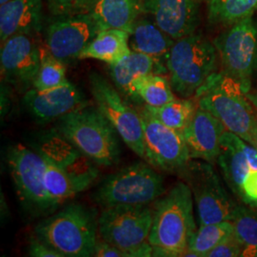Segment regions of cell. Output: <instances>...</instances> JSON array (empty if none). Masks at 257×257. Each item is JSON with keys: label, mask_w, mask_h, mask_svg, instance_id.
<instances>
[{"label": "cell", "mask_w": 257, "mask_h": 257, "mask_svg": "<svg viewBox=\"0 0 257 257\" xmlns=\"http://www.w3.org/2000/svg\"><path fill=\"white\" fill-rule=\"evenodd\" d=\"M37 151L44 159V181L55 211L88 190L99 175L97 165L56 132L41 138Z\"/></svg>", "instance_id": "1"}, {"label": "cell", "mask_w": 257, "mask_h": 257, "mask_svg": "<svg viewBox=\"0 0 257 257\" xmlns=\"http://www.w3.org/2000/svg\"><path fill=\"white\" fill-rule=\"evenodd\" d=\"M55 132L97 166L110 167L119 161V135L96 105L86 103L61 116Z\"/></svg>", "instance_id": "2"}, {"label": "cell", "mask_w": 257, "mask_h": 257, "mask_svg": "<svg viewBox=\"0 0 257 257\" xmlns=\"http://www.w3.org/2000/svg\"><path fill=\"white\" fill-rule=\"evenodd\" d=\"M193 193L185 181L175 183L153 203V224L149 236L152 246L163 248L166 257L185 256L196 230Z\"/></svg>", "instance_id": "3"}, {"label": "cell", "mask_w": 257, "mask_h": 257, "mask_svg": "<svg viewBox=\"0 0 257 257\" xmlns=\"http://www.w3.org/2000/svg\"><path fill=\"white\" fill-rule=\"evenodd\" d=\"M97 211L72 203L40 221L35 235L62 257L93 256L98 240Z\"/></svg>", "instance_id": "4"}, {"label": "cell", "mask_w": 257, "mask_h": 257, "mask_svg": "<svg viewBox=\"0 0 257 257\" xmlns=\"http://www.w3.org/2000/svg\"><path fill=\"white\" fill-rule=\"evenodd\" d=\"M194 99L198 108L211 112L227 131L252 144L257 110L234 79L216 72L197 91Z\"/></svg>", "instance_id": "5"}, {"label": "cell", "mask_w": 257, "mask_h": 257, "mask_svg": "<svg viewBox=\"0 0 257 257\" xmlns=\"http://www.w3.org/2000/svg\"><path fill=\"white\" fill-rule=\"evenodd\" d=\"M217 59L213 42L200 33L175 40L166 62L174 92L182 98H192L217 72Z\"/></svg>", "instance_id": "6"}, {"label": "cell", "mask_w": 257, "mask_h": 257, "mask_svg": "<svg viewBox=\"0 0 257 257\" xmlns=\"http://www.w3.org/2000/svg\"><path fill=\"white\" fill-rule=\"evenodd\" d=\"M154 211L150 205L103 208L98 217L99 238L125 250L128 257L153 256L149 236Z\"/></svg>", "instance_id": "7"}, {"label": "cell", "mask_w": 257, "mask_h": 257, "mask_svg": "<svg viewBox=\"0 0 257 257\" xmlns=\"http://www.w3.org/2000/svg\"><path fill=\"white\" fill-rule=\"evenodd\" d=\"M165 193L163 176L145 162L124 167L103 179L92 194L98 206L150 205Z\"/></svg>", "instance_id": "8"}, {"label": "cell", "mask_w": 257, "mask_h": 257, "mask_svg": "<svg viewBox=\"0 0 257 257\" xmlns=\"http://www.w3.org/2000/svg\"><path fill=\"white\" fill-rule=\"evenodd\" d=\"M221 72L234 79L245 93L257 75V20L253 17L230 25L213 40Z\"/></svg>", "instance_id": "9"}, {"label": "cell", "mask_w": 257, "mask_h": 257, "mask_svg": "<svg viewBox=\"0 0 257 257\" xmlns=\"http://www.w3.org/2000/svg\"><path fill=\"white\" fill-rule=\"evenodd\" d=\"M7 162L19 202L32 216H48L55 209L47 193L44 159L37 151L19 143L10 148Z\"/></svg>", "instance_id": "10"}, {"label": "cell", "mask_w": 257, "mask_h": 257, "mask_svg": "<svg viewBox=\"0 0 257 257\" xmlns=\"http://www.w3.org/2000/svg\"><path fill=\"white\" fill-rule=\"evenodd\" d=\"M179 175L193 193L199 226L231 220L238 203L227 192L212 164L191 159Z\"/></svg>", "instance_id": "11"}, {"label": "cell", "mask_w": 257, "mask_h": 257, "mask_svg": "<svg viewBox=\"0 0 257 257\" xmlns=\"http://www.w3.org/2000/svg\"><path fill=\"white\" fill-rule=\"evenodd\" d=\"M90 87L95 105L116 128L120 138L145 160L143 123L139 110L131 107L118 91L99 74H90Z\"/></svg>", "instance_id": "12"}, {"label": "cell", "mask_w": 257, "mask_h": 257, "mask_svg": "<svg viewBox=\"0 0 257 257\" xmlns=\"http://www.w3.org/2000/svg\"><path fill=\"white\" fill-rule=\"evenodd\" d=\"M145 160L157 171L180 175L191 161L182 133L169 128L142 108Z\"/></svg>", "instance_id": "13"}, {"label": "cell", "mask_w": 257, "mask_h": 257, "mask_svg": "<svg viewBox=\"0 0 257 257\" xmlns=\"http://www.w3.org/2000/svg\"><path fill=\"white\" fill-rule=\"evenodd\" d=\"M99 32L90 13L55 17L47 27L45 47L58 60L68 64L79 58Z\"/></svg>", "instance_id": "14"}, {"label": "cell", "mask_w": 257, "mask_h": 257, "mask_svg": "<svg viewBox=\"0 0 257 257\" xmlns=\"http://www.w3.org/2000/svg\"><path fill=\"white\" fill-rule=\"evenodd\" d=\"M40 60L41 48L30 36H14L1 44L2 78L21 92L34 87Z\"/></svg>", "instance_id": "15"}, {"label": "cell", "mask_w": 257, "mask_h": 257, "mask_svg": "<svg viewBox=\"0 0 257 257\" xmlns=\"http://www.w3.org/2000/svg\"><path fill=\"white\" fill-rule=\"evenodd\" d=\"M198 5L195 0H144V13L177 40L196 32L200 22Z\"/></svg>", "instance_id": "16"}, {"label": "cell", "mask_w": 257, "mask_h": 257, "mask_svg": "<svg viewBox=\"0 0 257 257\" xmlns=\"http://www.w3.org/2000/svg\"><path fill=\"white\" fill-rule=\"evenodd\" d=\"M23 102L29 112L40 122L58 119L87 103L82 92L69 80L47 90L32 88L25 92Z\"/></svg>", "instance_id": "17"}, {"label": "cell", "mask_w": 257, "mask_h": 257, "mask_svg": "<svg viewBox=\"0 0 257 257\" xmlns=\"http://www.w3.org/2000/svg\"><path fill=\"white\" fill-rule=\"evenodd\" d=\"M227 131L211 112L198 108L191 124L182 132L191 159L217 163L221 153V137Z\"/></svg>", "instance_id": "18"}, {"label": "cell", "mask_w": 257, "mask_h": 257, "mask_svg": "<svg viewBox=\"0 0 257 257\" xmlns=\"http://www.w3.org/2000/svg\"><path fill=\"white\" fill-rule=\"evenodd\" d=\"M42 0H11L0 5L1 44L18 35L33 37L42 29Z\"/></svg>", "instance_id": "19"}, {"label": "cell", "mask_w": 257, "mask_h": 257, "mask_svg": "<svg viewBox=\"0 0 257 257\" xmlns=\"http://www.w3.org/2000/svg\"><path fill=\"white\" fill-rule=\"evenodd\" d=\"M144 13V0H96L90 14L100 31L118 29L132 33Z\"/></svg>", "instance_id": "20"}, {"label": "cell", "mask_w": 257, "mask_h": 257, "mask_svg": "<svg viewBox=\"0 0 257 257\" xmlns=\"http://www.w3.org/2000/svg\"><path fill=\"white\" fill-rule=\"evenodd\" d=\"M175 42V39L164 33L155 21L147 18L137 20L128 39L132 51L150 55L164 67H167L166 62Z\"/></svg>", "instance_id": "21"}, {"label": "cell", "mask_w": 257, "mask_h": 257, "mask_svg": "<svg viewBox=\"0 0 257 257\" xmlns=\"http://www.w3.org/2000/svg\"><path fill=\"white\" fill-rule=\"evenodd\" d=\"M112 82L121 92L134 97L133 85L139 77L150 74L168 73L167 67L161 66L150 55L132 51L118 63L109 65Z\"/></svg>", "instance_id": "22"}, {"label": "cell", "mask_w": 257, "mask_h": 257, "mask_svg": "<svg viewBox=\"0 0 257 257\" xmlns=\"http://www.w3.org/2000/svg\"><path fill=\"white\" fill-rule=\"evenodd\" d=\"M130 34L118 29L100 31L86 47L78 59H96L108 65L115 64L130 55Z\"/></svg>", "instance_id": "23"}, {"label": "cell", "mask_w": 257, "mask_h": 257, "mask_svg": "<svg viewBox=\"0 0 257 257\" xmlns=\"http://www.w3.org/2000/svg\"><path fill=\"white\" fill-rule=\"evenodd\" d=\"M220 143L221 153L217 164L230 192L241 201L243 183L251 168L246 156L238 149L223 141Z\"/></svg>", "instance_id": "24"}, {"label": "cell", "mask_w": 257, "mask_h": 257, "mask_svg": "<svg viewBox=\"0 0 257 257\" xmlns=\"http://www.w3.org/2000/svg\"><path fill=\"white\" fill-rule=\"evenodd\" d=\"M143 108L167 127L182 133L191 124L198 106L195 99L181 97L160 107L145 104Z\"/></svg>", "instance_id": "25"}, {"label": "cell", "mask_w": 257, "mask_h": 257, "mask_svg": "<svg viewBox=\"0 0 257 257\" xmlns=\"http://www.w3.org/2000/svg\"><path fill=\"white\" fill-rule=\"evenodd\" d=\"M256 11L257 0H208V19L213 25L230 26Z\"/></svg>", "instance_id": "26"}, {"label": "cell", "mask_w": 257, "mask_h": 257, "mask_svg": "<svg viewBox=\"0 0 257 257\" xmlns=\"http://www.w3.org/2000/svg\"><path fill=\"white\" fill-rule=\"evenodd\" d=\"M134 97L140 98L146 105L160 107L176 98L170 80L162 74H150L137 79L133 85Z\"/></svg>", "instance_id": "27"}, {"label": "cell", "mask_w": 257, "mask_h": 257, "mask_svg": "<svg viewBox=\"0 0 257 257\" xmlns=\"http://www.w3.org/2000/svg\"><path fill=\"white\" fill-rule=\"evenodd\" d=\"M230 221L233 234L243 247V256H257V208L238 204Z\"/></svg>", "instance_id": "28"}, {"label": "cell", "mask_w": 257, "mask_h": 257, "mask_svg": "<svg viewBox=\"0 0 257 257\" xmlns=\"http://www.w3.org/2000/svg\"><path fill=\"white\" fill-rule=\"evenodd\" d=\"M232 233L233 226L231 221L200 225L190 240L188 250L196 253L198 257H207L212 248Z\"/></svg>", "instance_id": "29"}, {"label": "cell", "mask_w": 257, "mask_h": 257, "mask_svg": "<svg viewBox=\"0 0 257 257\" xmlns=\"http://www.w3.org/2000/svg\"><path fill=\"white\" fill-rule=\"evenodd\" d=\"M64 63L52 55L46 47L41 48L40 67L34 82L37 90H47L66 82V67Z\"/></svg>", "instance_id": "30"}, {"label": "cell", "mask_w": 257, "mask_h": 257, "mask_svg": "<svg viewBox=\"0 0 257 257\" xmlns=\"http://www.w3.org/2000/svg\"><path fill=\"white\" fill-rule=\"evenodd\" d=\"M96 0H46L49 11L55 17L90 13Z\"/></svg>", "instance_id": "31"}, {"label": "cell", "mask_w": 257, "mask_h": 257, "mask_svg": "<svg viewBox=\"0 0 257 257\" xmlns=\"http://www.w3.org/2000/svg\"><path fill=\"white\" fill-rule=\"evenodd\" d=\"M220 141L229 143L231 146L238 149L246 156L248 164L252 170H257V149L237 135L225 131L221 137Z\"/></svg>", "instance_id": "32"}, {"label": "cell", "mask_w": 257, "mask_h": 257, "mask_svg": "<svg viewBox=\"0 0 257 257\" xmlns=\"http://www.w3.org/2000/svg\"><path fill=\"white\" fill-rule=\"evenodd\" d=\"M237 256H243V247L233 233L212 248L207 255V257Z\"/></svg>", "instance_id": "33"}, {"label": "cell", "mask_w": 257, "mask_h": 257, "mask_svg": "<svg viewBox=\"0 0 257 257\" xmlns=\"http://www.w3.org/2000/svg\"><path fill=\"white\" fill-rule=\"evenodd\" d=\"M241 202L257 208V170H250L242 187Z\"/></svg>", "instance_id": "34"}, {"label": "cell", "mask_w": 257, "mask_h": 257, "mask_svg": "<svg viewBox=\"0 0 257 257\" xmlns=\"http://www.w3.org/2000/svg\"><path fill=\"white\" fill-rule=\"evenodd\" d=\"M28 254L34 257H62L55 248L50 247L45 242L38 238L37 235L31 237L29 241Z\"/></svg>", "instance_id": "35"}, {"label": "cell", "mask_w": 257, "mask_h": 257, "mask_svg": "<svg viewBox=\"0 0 257 257\" xmlns=\"http://www.w3.org/2000/svg\"><path fill=\"white\" fill-rule=\"evenodd\" d=\"M93 256L128 257V255L125 250L100 239V240H97Z\"/></svg>", "instance_id": "36"}, {"label": "cell", "mask_w": 257, "mask_h": 257, "mask_svg": "<svg viewBox=\"0 0 257 257\" xmlns=\"http://www.w3.org/2000/svg\"><path fill=\"white\" fill-rule=\"evenodd\" d=\"M247 97L248 98V100L251 102V104L253 105V107L255 108V110H257V89L252 91L250 90L248 93H246Z\"/></svg>", "instance_id": "37"}, {"label": "cell", "mask_w": 257, "mask_h": 257, "mask_svg": "<svg viewBox=\"0 0 257 257\" xmlns=\"http://www.w3.org/2000/svg\"><path fill=\"white\" fill-rule=\"evenodd\" d=\"M251 145L257 149V122L254 131H253V135H252V144Z\"/></svg>", "instance_id": "38"}, {"label": "cell", "mask_w": 257, "mask_h": 257, "mask_svg": "<svg viewBox=\"0 0 257 257\" xmlns=\"http://www.w3.org/2000/svg\"><path fill=\"white\" fill-rule=\"evenodd\" d=\"M11 0H0V5H3V4H5V3H7V2H9Z\"/></svg>", "instance_id": "39"}, {"label": "cell", "mask_w": 257, "mask_h": 257, "mask_svg": "<svg viewBox=\"0 0 257 257\" xmlns=\"http://www.w3.org/2000/svg\"><path fill=\"white\" fill-rule=\"evenodd\" d=\"M196 2H198V3H201V2H203V1H206V0H195ZM208 1V0H207Z\"/></svg>", "instance_id": "40"}]
</instances>
